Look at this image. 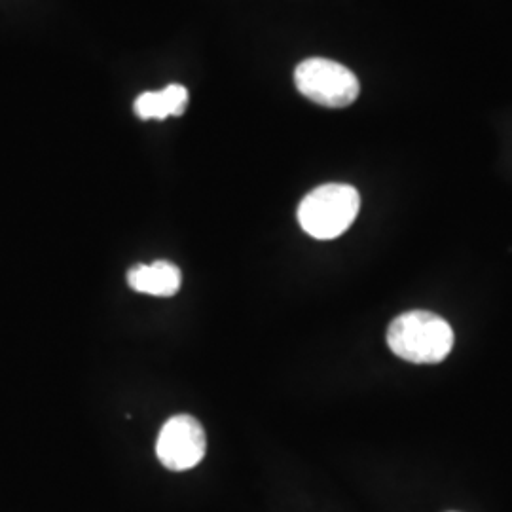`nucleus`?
Wrapping results in <instances>:
<instances>
[{
  "label": "nucleus",
  "mask_w": 512,
  "mask_h": 512,
  "mask_svg": "<svg viewBox=\"0 0 512 512\" xmlns=\"http://www.w3.org/2000/svg\"><path fill=\"white\" fill-rule=\"evenodd\" d=\"M387 346L408 363L437 365L454 348V330L437 313L406 311L389 325Z\"/></svg>",
  "instance_id": "1"
},
{
  "label": "nucleus",
  "mask_w": 512,
  "mask_h": 512,
  "mask_svg": "<svg viewBox=\"0 0 512 512\" xmlns=\"http://www.w3.org/2000/svg\"><path fill=\"white\" fill-rule=\"evenodd\" d=\"M361 209V196L349 184H323L302 200L298 222L302 230L315 239L340 238L348 232Z\"/></svg>",
  "instance_id": "2"
},
{
  "label": "nucleus",
  "mask_w": 512,
  "mask_h": 512,
  "mask_svg": "<svg viewBox=\"0 0 512 512\" xmlns=\"http://www.w3.org/2000/svg\"><path fill=\"white\" fill-rule=\"evenodd\" d=\"M294 82L304 97L329 109L349 107L361 93L357 76L348 67L325 57L302 61L296 67Z\"/></svg>",
  "instance_id": "3"
},
{
  "label": "nucleus",
  "mask_w": 512,
  "mask_h": 512,
  "mask_svg": "<svg viewBox=\"0 0 512 512\" xmlns=\"http://www.w3.org/2000/svg\"><path fill=\"white\" fill-rule=\"evenodd\" d=\"M207 452V437L202 423L188 416L179 414L167 420L158 435L156 456L169 471H188L196 467Z\"/></svg>",
  "instance_id": "4"
},
{
  "label": "nucleus",
  "mask_w": 512,
  "mask_h": 512,
  "mask_svg": "<svg viewBox=\"0 0 512 512\" xmlns=\"http://www.w3.org/2000/svg\"><path fill=\"white\" fill-rule=\"evenodd\" d=\"M128 283L135 293L173 296L181 289L183 275L175 264L167 260H156L152 264H139L131 268L128 272Z\"/></svg>",
  "instance_id": "5"
},
{
  "label": "nucleus",
  "mask_w": 512,
  "mask_h": 512,
  "mask_svg": "<svg viewBox=\"0 0 512 512\" xmlns=\"http://www.w3.org/2000/svg\"><path fill=\"white\" fill-rule=\"evenodd\" d=\"M188 107V90L181 84H169L162 92L141 93L133 110L141 120H165L181 116Z\"/></svg>",
  "instance_id": "6"
}]
</instances>
